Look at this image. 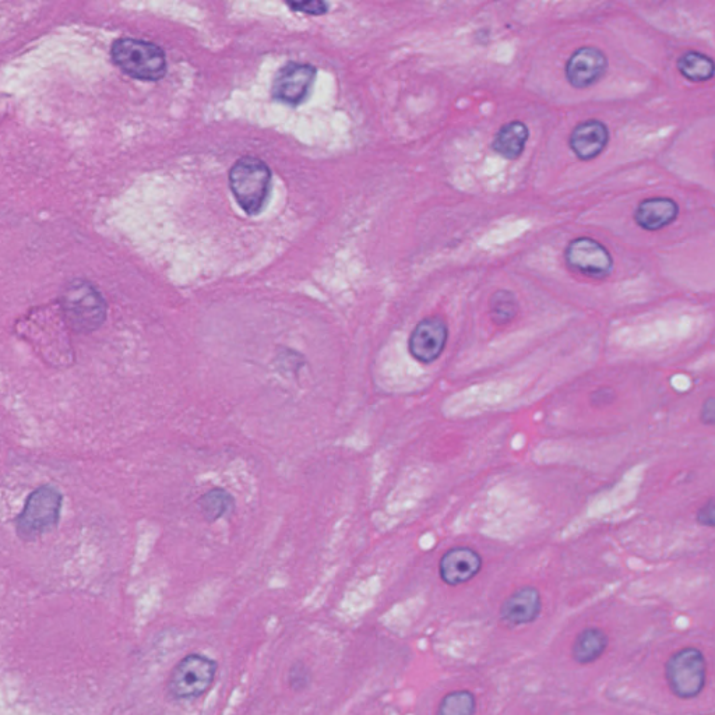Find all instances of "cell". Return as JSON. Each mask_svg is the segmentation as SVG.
Returning <instances> with one entry per match:
<instances>
[{
	"instance_id": "obj_1",
	"label": "cell",
	"mask_w": 715,
	"mask_h": 715,
	"mask_svg": "<svg viewBox=\"0 0 715 715\" xmlns=\"http://www.w3.org/2000/svg\"><path fill=\"white\" fill-rule=\"evenodd\" d=\"M230 186L239 206L248 214H257L269 196L270 168L259 158L243 157L231 168Z\"/></svg>"
},
{
	"instance_id": "obj_2",
	"label": "cell",
	"mask_w": 715,
	"mask_h": 715,
	"mask_svg": "<svg viewBox=\"0 0 715 715\" xmlns=\"http://www.w3.org/2000/svg\"><path fill=\"white\" fill-rule=\"evenodd\" d=\"M112 59L129 76L160 80L167 72L164 51L153 42L121 38L112 45Z\"/></svg>"
},
{
	"instance_id": "obj_3",
	"label": "cell",
	"mask_w": 715,
	"mask_h": 715,
	"mask_svg": "<svg viewBox=\"0 0 715 715\" xmlns=\"http://www.w3.org/2000/svg\"><path fill=\"white\" fill-rule=\"evenodd\" d=\"M217 669V662L207 655H186L169 675V695L175 700H195L203 696L216 681Z\"/></svg>"
},
{
	"instance_id": "obj_4",
	"label": "cell",
	"mask_w": 715,
	"mask_h": 715,
	"mask_svg": "<svg viewBox=\"0 0 715 715\" xmlns=\"http://www.w3.org/2000/svg\"><path fill=\"white\" fill-rule=\"evenodd\" d=\"M62 495L52 486H41L31 493L17 519V533L26 541H33L49 533L61 516Z\"/></svg>"
},
{
	"instance_id": "obj_5",
	"label": "cell",
	"mask_w": 715,
	"mask_h": 715,
	"mask_svg": "<svg viewBox=\"0 0 715 715\" xmlns=\"http://www.w3.org/2000/svg\"><path fill=\"white\" fill-rule=\"evenodd\" d=\"M62 306L70 326L80 333L97 330L107 318L104 298L86 281H76L66 288Z\"/></svg>"
},
{
	"instance_id": "obj_6",
	"label": "cell",
	"mask_w": 715,
	"mask_h": 715,
	"mask_svg": "<svg viewBox=\"0 0 715 715\" xmlns=\"http://www.w3.org/2000/svg\"><path fill=\"white\" fill-rule=\"evenodd\" d=\"M706 675V658L696 647L676 651L665 667L669 688L681 699L699 696L706 685Z\"/></svg>"
},
{
	"instance_id": "obj_7",
	"label": "cell",
	"mask_w": 715,
	"mask_h": 715,
	"mask_svg": "<svg viewBox=\"0 0 715 715\" xmlns=\"http://www.w3.org/2000/svg\"><path fill=\"white\" fill-rule=\"evenodd\" d=\"M565 257L570 269L597 280L608 277L614 269L611 253L591 238L574 239L567 246Z\"/></svg>"
},
{
	"instance_id": "obj_8",
	"label": "cell",
	"mask_w": 715,
	"mask_h": 715,
	"mask_svg": "<svg viewBox=\"0 0 715 715\" xmlns=\"http://www.w3.org/2000/svg\"><path fill=\"white\" fill-rule=\"evenodd\" d=\"M315 66L290 62L283 66L273 83V97L288 105H298L308 97L315 81Z\"/></svg>"
},
{
	"instance_id": "obj_9",
	"label": "cell",
	"mask_w": 715,
	"mask_h": 715,
	"mask_svg": "<svg viewBox=\"0 0 715 715\" xmlns=\"http://www.w3.org/2000/svg\"><path fill=\"white\" fill-rule=\"evenodd\" d=\"M447 337H449V329L445 320L426 318L412 331L408 348L417 361L422 364H432L445 350Z\"/></svg>"
},
{
	"instance_id": "obj_10",
	"label": "cell",
	"mask_w": 715,
	"mask_h": 715,
	"mask_svg": "<svg viewBox=\"0 0 715 715\" xmlns=\"http://www.w3.org/2000/svg\"><path fill=\"white\" fill-rule=\"evenodd\" d=\"M608 68L607 55L597 47L577 49L566 63V77L574 88L593 86L605 75Z\"/></svg>"
},
{
	"instance_id": "obj_11",
	"label": "cell",
	"mask_w": 715,
	"mask_h": 715,
	"mask_svg": "<svg viewBox=\"0 0 715 715\" xmlns=\"http://www.w3.org/2000/svg\"><path fill=\"white\" fill-rule=\"evenodd\" d=\"M481 566V556L473 549L464 547L450 549L440 560V577L449 586H459L474 579Z\"/></svg>"
},
{
	"instance_id": "obj_12",
	"label": "cell",
	"mask_w": 715,
	"mask_h": 715,
	"mask_svg": "<svg viewBox=\"0 0 715 715\" xmlns=\"http://www.w3.org/2000/svg\"><path fill=\"white\" fill-rule=\"evenodd\" d=\"M609 142V130L597 119L581 122L570 135L569 146L580 160L590 161L600 156Z\"/></svg>"
},
{
	"instance_id": "obj_13",
	"label": "cell",
	"mask_w": 715,
	"mask_h": 715,
	"mask_svg": "<svg viewBox=\"0 0 715 715\" xmlns=\"http://www.w3.org/2000/svg\"><path fill=\"white\" fill-rule=\"evenodd\" d=\"M540 612L541 595L534 587H523L514 591L500 608L503 621L514 626L534 622Z\"/></svg>"
},
{
	"instance_id": "obj_14",
	"label": "cell",
	"mask_w": 715,
	"mask_h": 715,
	"mask_svg": "<svg viewBox=\"0 0 715 715\" xmlns=\"http://www.w3.org/2000/svg\"><path fill=\"white\" fill-rule=\"evenodd\" d=\"M679 214V206L668 197H653L641 202L635 211V221L647 231H658L674 223Z\"/></svg>"
},
{
	"instance_id": "obj_15",
	"label": "cell",
	"mask_w": 715,
	"mask_h": 715,
	"mask_svg": "<svg viewBox=\"0 0 715 715\" xmlns=\"http://www.w3.org/2000/svg\"><path fill=\"white\" fill-rule=\"evenodd\" d=\"M527 140V126L520 121L509 122L500 128L492 142V149L507 160H516L526 149Z\"/></svg>"
},
{
	"instance_id": "obj_16",
	"label": "cell",
	"mask_w": 715,
	"mask_h": 715,
	"mask_svg": "<svg viewBox=\"0 0 715 715\" xmlns=\"http://www.w3.org/2000/svg\"><path fill=\"white\" fill-rule=\"evenodd\" d=\"M608 647V636L598 628L584 629L574 640L572 654L579 664L597 661Z\"/></svg>"
},
{
	"instance_id": "obj_17",
	"label": "cell",
	"mask_w": 715,
	"mask_h": 715,
	"mask_svg": "<svg viewBox=\"0 0 715 715\" xmlns=\"http://www.w3.org/2000/svg\"><path fill=\"white\" fill-rule=\"evenodd\" d=\"M678 69L683 77L690 81H696V83L709 81L714 76L713 59L700 54V52L690 51L683 54L679 58Z\"/></svg>"
},
{
	"instance_id": "obj_18",
	"label": "cell",
	"mask_w": 715,
	"mask_h": 715,
	"mask_svg": "<svg viewBox=\"0 0 715 715\" xmlns=\"http://www.w3.org/2000/svg\"><path fill=\"white\" fill-rule=\"evenodd\" d=\"M204 519L213 523L234 509V498L223 488L211 489L199 500Z\"/></svg>"
},
{
	"instance_id": "obj_19",
	"label": "cell",
	"mask_w": 715,
	"mask_h": 715,
	"mask_svg": "<svg viewBox=\"0 0 715 715\" xmlns=\"http://www.w3.org/2000/svg\"><path fill=\"white\" fill-rule=\"evenodd\" d=\"M477 711V700L468 690H457L443 697L438 709V715H474Z\"/></svg>"
},
{
	"instance_id": "obj_20",
	"label": "cell",
	"mask_w": 715,
	"mask_h": 715,
	"mask_svg": "<svg viewBox=\"0 0 715 715\" xmlns=\"http://www.w3.org/2000/svg\"><path fill=\"white\" fill-rule=\"evenodd\" d=\"M489 308H491L493 322L500 324V326H505V324L512 322L516 318L517 311H519L517 299L509 291H498L493 294Z\"/></svg>"
},
{
	"instance_id": "obj_21",
	"label": "cell",
	"mask_w": 715,
	"mask_h": 715,
	"mask_svg": "<svg viewBox=\"0 0 715 715\" xmlns=\"http://www.w3.org/2000/svg\"><path fill=\"white\" fill-rule=\"evenodd\" d=\"M312 682V672L308 668L305 662L298 661L292 664L290 671H288V685L295 692H301L311 685Z\"/></svg>"
},
{
	"instance_id": "obj_22",
	"label": "cell",
	"mask_w": 715,
	"mask_h": 715,
	"mask_svg": "<svg viewBox=\"0 0 715 715\" xmlns=\"http://www.w3.org/2000/svg\"><path fill=\"white\" fill-rule=\"evenodd\" d=\"M290 7L298 12L308 14H323L329 9V6L323 2L290 3Z\"/></svg>"
},
{
	"instance_id": "obj_23",
	"label": "cell",
	"mask_w": 715,
	"mask_h": 715,
	"mask_svg": "<svg viewBox=\"0 0 715 715\" xmlns=\"http://www.w3.org/2000/svg\"><path fill=\"white\" fill-rule=\"evenodd\" d=\"M697 521L702 526L714 527V500H709L707 505H704L702 509L697 513Z\"/></svg>"
},
{
	"instance_id": "obj_24",
	"label": "cell",
	"mask_w": 715,
	"mask_h": 715,
	"mask_svg": "<svg viewBox=\"0 0 715 715\" xmlns=\"http://www.w3.org/2000/svg\"><path fill=\"white\" fill-rule=\"evenodd\" d=\"M715 419V405L714 398L710 397L703 405L702 410V421L706 425H713Z\"/></svg>"
}]
</instances>
